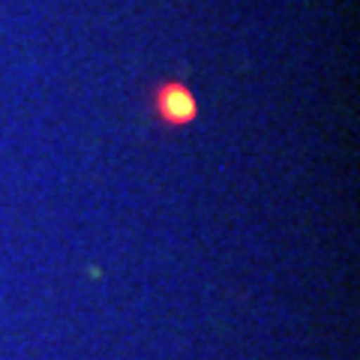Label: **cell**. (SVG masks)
I'll return each mask as SVG.
<instances>
[{"label":"cell","mask_w":360,"mask_h":360,"mask_svg":"<svg viewBox=\"0 0 360 360\" xmlns=\"http://www.w3.org/2000/svg\"><path fill=\"white\" fill-rule=\"evenodd\" d=\"M153 103H156V111H160V117H162L165 123H174V127H180V123H189V120L198 115L195 96L189 94V87L180 84V82L162 84L160 90H156Z\"/></svg>","instance_id":"cell-1"}]
</instances>
